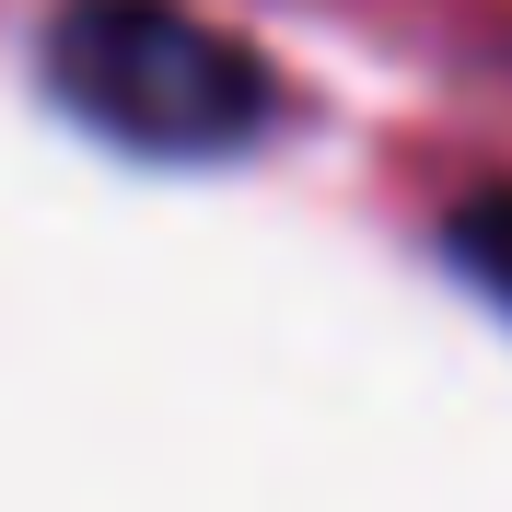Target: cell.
Segmentation results:
<instances>
[{"label":"cell","mask_w":512,"mask_h":512,"mask_svg":"<svg viewBox=\"0 0 512 512\" xmlns=\"http://www.w3.org/2000/svg\"><path fill=\"white\" fill-rule=\"evenodd\" d=\"M35 82L82 140L128 163H233L280 128V70L187 0H59L35 35Z\"/></svg>","instance_id":"1"},{"label":"cell","mask_w":512,"mask_h":512,"mask_svg":"<svg viewBox=\"0 0 512 512\" xmlns=\"http://www.w3.org/2000/svg\"><path fill=\"white\" fill-rule=\"evenodd\" d=\"M443 268L478 291L489 315H512V175L454 187V210H443Z\"/></svg>","instance_id":"2"}]
</instances>
